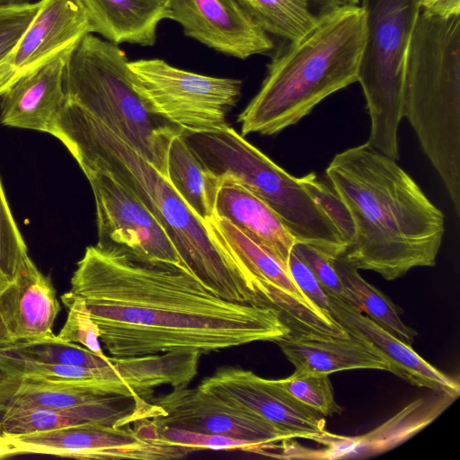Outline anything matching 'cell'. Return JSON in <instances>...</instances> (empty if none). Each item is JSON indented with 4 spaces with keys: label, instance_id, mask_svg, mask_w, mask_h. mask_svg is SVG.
Here are the masks:
<instances>
[{
    "label": "cell",
    "instance_id": "obj_1",
    "mask_svg": "<svg viewBox=\"0 0 460 460\" xmlns=\"http://www.w3.org/2000/svg\"><path fill=\"white\" fill-rule=\"evenodd\" d=\"M70 284L115 358L207 354L291 332L278 311L224 299L184 268L96 245L86 248Z\"/></svg>",
    "mask_w": 460,
    "mask_h": 460
},
{
    "label": "cell",
    "instance_id": "obj_2",
    "mask_svg": "<svg viewBox=\"0 0 460 460\" xmlns=\"http://www.w3.org/2000/svg\"><path fill=\"white\" fill-rule=\"evenodd\" d=\"M325 172L355 227L347 261L386 280L436 264L445 216L397 161L366 142L336 154Z\"/></svg>",
    "mask_w": 460,
    "mask_h": 460
},
{
    "label": "cell",
    "instance_id": "obj_3",
    "mask_svg": "<svg viewBox=\"0 0 460 460\" xmlns=\"http://www.w3.org/2000/svg\"><path fill=\"white\" fill-rule=\"evenodd\" d=\"M49 134L68 149L82 170L109 173L155 216L185 268L218 296L256 304L254 279L213 237L167 178L104 124L65 102Z\"/></svg>",
    "mask_w": 460,
    "mask_h": 460
},
{
    "label": "cell",
    "instance_id": "obj_4",
    "mask_svg": "<svg viewBox=\"0 0 460 460\" xmlns=\"http://www.w3.org/2000/svg\"><path fill=\"white\" fill-rule=\"evenodd\" d=\"M366 40L361 6L341 4L279 49L261 89L239 114L242 136L275 135L296 125L332 93L358 82Z\"/></svg>",
    "mask_w": 460,
    "mask_h": 460
},
{
    "label": "cell",
    "instance_id": "obj_5",
    "mask_svg": "<svg viewBox=\"0 0 460 460\" xmlns=\"http://www.w3.org/2000/svg\"><path fill=\"white\" fill-rule=\"evenodd\" d=\"M402 116L460 217V14L420 10L407 48Z\"/></svg>",
    "mask_w": 460,
    "mask_h": 460
},
{
    "label": "cell",
    "instance_id": "obj_6",
    "mask_svg": "<svg viewBox=\"0 0 460 460\" xmlns=\"http://www.w3.org/2000/svg\"><path fill=\"white\" fill-rule=\"evenodd\" d=\"M63 86L66 101L104 124L167 177L170 144L183 129L150 109L119 45L86 34L66 58Z\"/></svg>",
    "mask_w": 460,
    "mask_h": 460
},
{
    "label": "cell",
    "instance_id": "obj_7",
    "mask_svg": "<svg viewBox=\"0 0 460 460\" xmlns=\"http://www.w3.org/2000/svg\"><path fill=\"white\" fill-rule=\"evenodd\" d=\"M184 140L203 165L221 181L234 182L264 201L296 242L310 243L333 257L346 243L320 204L292 176L233 128L186 131Z\"/></svg>",
    "mask_w": 460,
    "mask_h": 460
},
{
    "label": "cell",
    "instance_id": "obj_8",
    "mask_svg": "<svg viewBox=\"0 0 460 460\" xmlns=\"http://www.w3.org/2000/svg\"><path fill=\"white\" fill-rule=\"evenodd\" d=\"M366 40L358 69L370 117L367 143L398 161L404 58L420 0H360Z\"/></svg>",
    "mask_w": 460,
    "mask_h": 460
},
{
    "label": "cell",
    "instance_id": "obj_9",
    "mask_svg": "<svg viewBox=\"0 0 460 460\" xmlns=\"http://www.w3.org/2000/svg\"><path fill=\"white\" fill-rule=\"evenodd\" d=\"M136 86L150 109L183 130L223 128L242 81L180 69L159 58L129 61Z\"/></svg>",
    "mask_w": 460,
    "mask_h": 460
},
{
    "label": "cell",
    "instance_id": "obj_10",
    "mask_svg": "<svg viewBox=\"0 0 460 460\" xmlns=\"http://www.w3.org/2000/svg\"><path fill=\"white\" fill-rule=\"evenodd\" d=\"M16 454H40L78 459L169 460L194 451L164 441L152 419L124 426L86 422L59 429L3 436Z\"/></svg>",
    "mask_w": 460,
    "mask_h": 460
},
{
    "label": "cell",
    "instance_id": "obj_11",
    "mask_svg": "<svg viewBox=\"0 0 460 460\" xmlns=\"http://www.w3.org/2000/svg\"><path fill=\"white\" fill-rule=\"evenodd\" d=\"M82 171L94 196L98 248L186 269L165 230L130 190L105 172Z\"/></svg>",
    "mask_w": 460,
    "mask_h": 460
},
{
    "label": "cell",
    "instance_id": "obj_12",
    "mask_svg": "<svg viewBox=\"0 0 460 460\" xmlns=\"http://www.w3.org/2000/svg\"><path fill=\"white\" fill-rule=\"evenodd\" d=\"M163 414L152 419L157 427H172L188 431L218 434L248 440L266 447L295 437L264 419L234 407L196 388L175 387L164 396L153 398Z\"/></svg>",
    "mask_w": 460,
    "mask_h": 460
},
{
    "label": "cell",
    "instance_id": "obj_13",
    "mask_svg": "<svg viewBox=\"0 0 460 460\" xmlns=\"http://www.w3.org/2000/svg\"><path fill=\"white\" fill-rule=\"evenodd\" d=\"M199 387L234 407L264 419L295 438L313 440L326 431L323 415L291 397L274 379L261 377L251 370L220 367L203 379Z\"/></svg>",
    "mask_w": 460,
    "mask_h": 460
},
{
    "label": "cell",
    "instance_id": "obj_14",
    "mask_svg": "<svg viewBox=\"0 0 460 460\" xmlns=\"http://www.w3.org/2000/svg\"><path fill=\"white\" fill-rule=\"evenodd\" d=\"M171 20L186 36L240 59L265 54L273 42L237 0H169Z\"/></svg>",
    "mask_w": 460,
    "mask_h": 460
},
{
    "label": "cell",
    "instance_id": "obj_15",
    "mask_svg": "<svg viewBox=\"0 0 460 460\" xmlns=\"http://www.w3.org/2000/svg\"><path fill=\"white\" fill-rule=\"evenodd\" d=\"M88 33L92 27L83 0L39 1L36 13L7 58L10 84L72 50Z\"/></svg>",
    "mask_w": 460,
    "mask_h": 460
},
{
    "label": "cell",
    "instance_id": "obj_16",
    "mask_svg": "<svg viewBox=\"0 0 460 460\" xmlns=\"http://www.w3.org/2000/svg\"><path fill=\"white\" fill-rule=\"evenodd\" d=\"M456 398L435 393L415 400L374 430L360 436H341L325 431L313 441L323 449H295L283 447V458L345 459L364 458L390 450L420 431L440 415Z\"/></svg>",
    "mask_w": 460,
    "mask_h": 460
},
{
    "label": "cell",
    "instance_id": "obj_17",
    "mask_svg": "<svg viewBox=\"0 0 460 460\" xmlns=\"http://www.w3.org/2000/svg\"><path fill=\"white\" fill-rule=\"evenodd\" d=\"M330 313L349 336L365 343L388 365V371L418 387L457 398L460 385L422 358L411 346L354 305L329 296Z\"/></svg>",
    "mask_w": 460,
    "mask_h": 460
},
{
    "label": "cell",
    "instance_id": "obj_18",
    "mask_svg": "<svg viewBox=\"0 0 460 460\" xmlns=\"http://www.w3.org/2000/svg\"><path fill=\"white\" fill-rule=\"evenodd\" d=\"M161 408L143 397L111 396L102 401L66 409L31 408L5 411L1 416L3 436H18L59 429L86 422L114 426L154 419Z\"/></svg>",
    "mask_w": 460,
    "mask_h": 460
},
{
    "label": "cell",
    "instance_id": "obj_19",
    "mask_svg": "<svg viewBox=\"0 0 460 460\" xmlns=\"http://www.w3.org/2000/svg\"><path fill=\"white\" fill-rule=\"evenodd\" d=\"M60 310L50 279L29 255L0 293V315L14 342L47 339Z\"/></svg>",
    "mask_w": 460,
    "mask_h": 460
},
{
    "label": "cell",
    "instance_id": "obj_20",
    "mask_svg": "<svg viewBox=\"0 0 460 460\" xmlns=\"http://www.w3.org/2000/svg\"><path fill=\"white\" fill-rule=\"evenodd\" d=\"M70 51L19 76L0 93L1 124L49 133L66 102L63 76Z\"/></svg>",
    "mask_w": 460,
    "mask_h": 460
},
{
    "label": "cell",
    "instance_id": "obj_21",
    "mask_svg": "<svg viewBox=\"0 0 460 460\" xmlns=\"http://www.w3.org/2000/svg\"><path fill=\"white\" fill-rule=\"evenodd\" d=\"M296 370L330 375L350 369L388 371L385 360L352 336L291 332L275 341Z\"/></svg>",
    "mask_w": 460,
    "mask_h": 460
},
{
    "label": "cell",
    "instance_id": "obj_22",
    "mask_svg": "<svg viewBox=\"0 0 460 460\" xmlns=\"http://www.w3.org/2000/svg\"><path fill=\"white\" fill-rule=\"evenodd\" d=\"M206 224L215 240L257 280L258 305L279 304L292 293L305 296L296 285L288 265L252 241L228 220L214 217Z\"/></svg>",
    "mask_w": 460,
    "mask_h": 460
},
{
    "label": "cell",
    "instance_id": "obj_23",
    "mask_svg": "<svg viewBox=\"0 0 460 460\" xmlns=\"http://www.w3.org/2000/svg\"><path fill=\"white\" fill-rule=\"evenodd\" d=\"M215 217L228 220L288 265L296 239L278 215L252 192L234 182L223 181L216 199Z\"/></svg>",
    "mask_w": 460,
    "mask_h": 460
},
{
    "label": "cell",
    "instance_id": "obj_24",
    "mask_svg": "<svg viewBox=\"0 0 460 460\" xmlns=\"http://www.w3.org/2000/svg\"><path fill=\"white\" fill-rule=\"evenodd\" d=\"M92 33L116 45L153 46L159 22L171 20L169 0H83Z\"/></svg>",
    "mask_w": 460,
    "mask_h": 460
},
{
    "label": "cell",
    "instance_id": "obj_25",
    "mask_svg": "<svg viewBox=\"0 0 460 460\" xmlns=\"http://www.w3.org/2000/svg\"><path fill=\"white\" fill-rule=\"evenodd\" d=\"M167 180L191 211L205 223L215 217V204L222 184L184 140L181 133L170 144Z\"/></svg>",
    "mask_w": 460,
    "mask_h": 460
},
{
    "label": "cell",
    "instance_id": "obj_26",
    "mask_svg": "<svg viewBox=\"0 0 460 460\" xmlns=\"http://www.w3.org/2000/svg\"><path fill=\"white\" fill-rule=\"evenodd\" d=\"M334 265L344 288L346 302L366 313L375 323L411 345L418 333L402 321L401 308L387 296L367 282L358 273V270L343 257H336Z\"/></svg>",
    "mask_w": 460,
    "mask_h": 460
},
{
    "label": "cell",
    "instance_id": "obj_27",
    "mask_svg": "<svg viewBox=\"0 0 460 460\" xmlns=\"http://www.w3.org/2000/svg\"><path fill=\"white\" fill-rule=\"evenodd\" d=\"M118 396L111 383L66 384L20 379L5 411L66 409Z\"/></svg>",
    "mask_w": 460,
    "mask_h": 460
},
{
    "label": "cell",
    "instance_id": "obj_28",
    "mask_svg": "<svg viewBox=\"0 0 460 460\" xmlns=\"http://www.w3.org/2000/svg\"><path fill=\"white\" fill-rule=\"evenodd\" d=\"M267 33L288 40L302 38L316 24L318 15L302 0H237Z\"/></svg>",
    "mask_w": 460,
    "mask_h": 460
},
{
    "label": "cell",
    "instance_id": "obj_29",
    "mask_svg": "<svg viewBox=\"0 0 460 460\" xmlns=\"http://www.w3.org/2000/svg\"><path fill=\"white\" fill-rule=\"evenodd\" d=\"M0 351L8 356L33 361L83 367L112 366L118 358L100 356L79 344L60 341L57 335L38 341L16 342L0 349Z\"/></svg>",
    "mask_w": 460,
    "mask_h": 460
},
{
    "label": "cell",
    "instance_id": "obj_30",
    "mask_svg": "<svg viewBox=\"0 0 460 460\" xmlns=\"http://www.w3.org/2000/svg\"><path fill=\"white\" fill-rule=\"evenodd\" d=\"M291 397L323 416L340 414L329 375L296 370L290 376L274 379Z\"/></svg>",
    "mask_w": 460,
    "mask_h": 460
},
{
    "label": "cell",
    "instance_id": "obj_31",
    "mask_svg": "<svg viewBox=\"0 0 460 460\" xmlns=\"http://www.w3.org/2000/svg\"><path fill=\"white\" fill-rule=\"evenodd\" d=\"M61 301L68 312L66 323L57 337L60 341L79 344L100 356H105L101 347L99 329L84 299L66 292L61 296Z\"/></svg>",
    "mask_w": 460,
    "mask_h": 460
},
{
    "label": "cell",
    "instance_id": "obj_32",
    "mask_svg": "<svg viewBox=\"0 0 460 460\" xmlns=\"http://www.w3.org/2000/svg\"><path fill=\"white\" fill-rule=\"evenodd\" d=\"M39 2L0 7V93L10 84L6 61L37 12Z\"/></svg>",
    "mask_w": 460,
    "mask_h": 460
},
{
    "label": "cell",
    "instance_id": "obj_33",
    "mask_svg": "<svg viewBox=\"0 0 460 460\" xmlns=\"http://www.w3.org/2000/svg\"><path fill=\"white\" fill-rule=\"evenodd\" d=\"M28 256L27 247L11 213L0 180V273L13 281Z\"/></svg>",
    "mask_w": 460,
    "mask_h": 460
},
{
    "label": "cell",
    "instance_id": "obj_34",
    "mask_svg": "<svg viewBox=\"0 0 460 460\" xmlns=\"http://www.w3.org/2000/svg\"><path fill=\"white\" fill-rule=\"evenodd\" d=\"M160 438L170 444L197 449L243 450L268 455L266 447L256 443L218 434H204L172 427H158Z\"/></svg>",
    "mask_w": 460,
    "mask_h": 460
},
{
    "label": "cell",
    "instance_id": "obj_35",
    "mask_svg": "<svg viewBox=\"0 0 460 460\" xmlns=\"http://www.w3.org/2000/svg\"><path fill=\"white\" fill-rule=\"evenodd\" d=\"M302 185L316 200L342 235L346 245L355 237V227L349 212L336 192L314 173L299 177ZM346 246V248H347Z\"/></svg>",
    "mask_w": 460,
    "mask_h": 460
},
{
    "label": "cell",
    "instance_id": "obj_36",
    "mask_svg": "<svg viewBox=\"0 0 460 460\" xmlns=\"http://www.w3.org/2000/svg\"><path fill=\"white\" fill-rule=\"evenodd\" d=\"M292 251L311 270L328 296L346 302V295L335 269L336 257L304 242H296Z\"/></svg>",
    "mask_w": 460,
    "mask_h": 460
},
{
    "label": "cell",
    "instance_id": "obj_37",
    "mask_svg": "<svg viewBox=\"0 0 460 460\" xmlns=\"http://www.w3.org/2000/svg\"><path fill=\"white\" fill-rule=\"evenodd\" d=\"M288 268L292 279L302 293L320 309L330 313L329 296L314 274L293 251L288 257Z\"/></svg>",
    "mask_w": 460,
    "mask_h": 460
},
{
    "label": "cell",
    "instance_id": "obj_38",
    "mask_svg": "<svg viewBox=\"0 0 460 460\" xmlns=\"http://www.w3.org/2000/svg\"><path fill=\"white\" fill-rule=\"evenodd\" d=\"M420 9L431 15L450 17L460 14V0H420Z\"/></svg>",
    "mask_w": 460,
    "mask_h": 460
},
{
    "label": "cell",
    "instance_id": "obj_39",
    "mask_svg": "<svg viewBox=\"0 0 460 460\" xmlns=\"http://www.w3.org/2000/svg\"><path fill=\"white\" fill-rule=\"evenodd\" d=\"M20 384L18 376L0 369V415L4 412L10 399Z\"/></svg>",
    "mask_w": 460,
    "mask_h": 460
},
{
    "label": "cell",
    "instance_id": "obj_40",
    "mask_svg": "<svg viewBox=\"0 0 460 460\" xmlns=\"http://www.w3.org/2000/svg\"><path fill=\"white\" fill-rule=\"evenodd\" d=\"M14 343L0 315V349L12 346Z\"/></svg>",
    "mask_w": 460,
    "mask_h": 460
},
{
    "label": "cell",
    "instance_id": "obj_41",
    "mask_svg": "<svg viewBox=\"0 0 460 460\" xmlns=\"http://www.w3.org/2000/svg\"><path fill=\"white\" fill-rule=\"evenodd\" d=\"M302 1H304L307 4H309V2L314 3L321 9V13L330 10L338 5L343 4L341 0H302Z\"/></svg>",
    "mask_w": 460,
    "mask_h": 460
},
{
    "label": "cell",
    "instance_id": "obj_42",
    "mask_svg": "<svg viewBox=\"0 0 460 460\" xmlns=\"http://www.w3.org/2000/svg\"><path fill=\"white\" fill-rule=\"evenodd\" d=\"M31 0H0V7L20 5L31 3Z\"/></svg>",
    "mask_w": 460,
    "mask_h": 460
},
{
    "label": "cell",
    "instance_id": "obj_43",
    "mask_svg": "<svg viewBox=\"0 0 460 460\" xmlns=\"http://www.w3.org/2000/svg\"><path fill=\"white\" fill-rule=\"evenodd\" d=\"M9 281L0 273V293L8 286Z\"/></svg>",
    "mask_w": 460,
    "mask_h": 460
},
{
    "label": "cell",
    "instance_id": "obj_44",
    "mask_svg": "<svg viewBox=\"0 0 460 460\" xmlns=\"http://www.w3.org/2000/svg\"><path fill=\"white\" fill-rule=\"evenodd\" d=\"M345 4L358 5L360 0H341Z\"/></svg>",
    "mask_w": 460,
    "mask_h": 460
},
{
    "label": "cell",
    "instance_id": "obj_45",
    "mask_svg": "<svg viewBox=\"0 0 460 460\" xmlns=\"http://www.w3.org/2000/svg\"><path fill=\"white\" fill-rule=\"evenodd\" d=\"M2 429H1V415H0V437H2Z\"/></svg>",
    "mask_w": 460,
    "mask_h": 460
},
{
    "label": "cell",
    "instance_id": "obj_46",
    "mask_svg": "<svg viewBox=\"0 0 460 460\" xmlns=\"http://www.w3.org/2000/svg\"><path fill=\"white\" fill-rule=\"evenodd\" d=\"M3 439H4V437H3V436H2V437H0V441H2Z\"/></svg>",
    "mask_w": 460,
    "mask_h": 460
}]
</instances>
